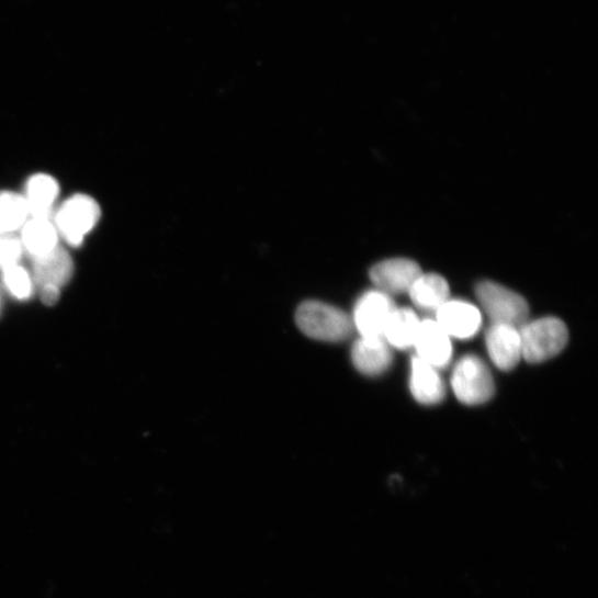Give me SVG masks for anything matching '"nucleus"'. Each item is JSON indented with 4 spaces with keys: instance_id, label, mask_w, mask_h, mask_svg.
<instances>
[{
    "instance_id": "f257e3e1",
    "label": "nucleus",
    "mask_w": 598,
    "mask_h": 598,
    "mask_svg": "<svg viewBox=\"0 0 598 598\" xmlns=\"http://www.w3.org/2000/svg\"><path fill=\"white\" fill-rule=\"evenodd\" d=\"M296 323L308 337L329 342L346 340L353 326L345 312L319 301L303 303L296 312Z\"/></svg>"
},
{
    "instance_id": "f03ea898",
    "label": "nucleus",
    "mask_w": 598,
    "mask_h": 598,
    "mask_svg": "<svg viewBox=\"0 0 598 598\" xmlns=\"http://www.w3.org/2000/svg\"><path fill=\"white\" fill-rule=\"evenodd\" d=\"M522 357L531 364H540L557 356L568 341L566 325L558 318L546 317L521 326Z\"/></svg>"
},
{
    "instance_id": "7ed1b4c3",
    "label": "nucleus",
    "mask_w": 598,
    "mask_h": 598,
    "mask_svg": "<svg viewBox=\"0 0 598 598\" xmlns=\"http://www.w3.org/2000/svg\"><path fill=\"white\" fill-rule=\"evenodd\" d=\"M451 387L460 403L469 406L488 403L495 395L492 372L482 358L466 354L456 363Z\"/></svg>"
},
{
    "instance_id": "20e7f679",
    "label": "nucleus",
    "mask_w": 598,
    "mask_h": 598,
    "mask_svg": "<svg viewBox=\"0 0 598 598\" xmlns=\"http://www.w3.org/2000/svg\"><path fill=\"white\" fill-rule=\"evenodd\" d=\"M100 217L101 210L94 199L86 194H76L61 204L56 213L55 225L65 241L78 248Z\"/></svg>"
},
{
    "instance_id": "39448f33",
    "label": "nucleus",
    "mask_w": 598,
    "mask_h": 598,
    "mask_svg": "<svg viewBox=\"0 0 598 598\" xmlns=\"http://www.w3.org/2000/svg\"><path fill=\"white\" fill-rule=\"evenodd\" d=\"M475 294L494 324L521 327L529 317V305L518 293L495 282L478 283Z\"/></svg>"
},
{
    "instance_id": "423d86ee",
    "label": "nucleus",
    "mask_w": 598,
    "mask_h": 598,
    "mask_svg": "<svg viewBox=\"0 0 598 598\" xmlns=\"http://www.w3.org/2000/svg\"><path fill=\"white\" fill-rule=\"evenodd\" d=\"M396 308L394 301L386 293L380 290L366 292L359 297L354 306L352 325L362 337H384Z\"/></svg>"
},
{
    "instance_id": "0eeeda50",
    "label": "nucleus",
    "mask_w": 598,
    "mask_h": 598,
    "mask_svg": "<svg viewBox=\"0 0 598 598\" xmlns=\"http://www.w3.org/2000/svg\"><path fill=\"white\" fill-rule=\"evenodd\" d=\"M488 353L501 371H512L522 358V343L517 327L493 324L486 334Z\"/></svg>"
},
{
    "instance_id": "6e6552de",
    "label": "nucleus",
    "mask_w": 598,
    "mask_h": 598,
    "mask_svg": "<svg viewBox=\"0 0 598 598\" xmlns=\"http://www.w3.org/2000/svg\"><path fill=\"white\" fill-rule=\"evenodd\" d=\"M421 274L420 267L407 259L383 261L371 270L373 283L390 296L408 293Z\"/></svg>"
},
{
    "instance_id": "1a4fd4ad",
    "label": "nucleus",
    "mask_w": 598,
    "mask_h": 598,
    "mask_svg": "<svg viewBox=\"0 0 598 598\" xmlns=\"http://www.w3.org/2000/svg\"><path fill=\"white\" fill-rule=\"evenodd\" d=\"M393 351L384 337H362L351 350V361L359 373L379 376L393 364Z\"/></svg>"
},
{
    "instance_id": "9d476101",
    "label": "nucleus",
    "mask_w": 598,
    "mask_h": 598,
    "mask_svg": "<svg viewBox=\"0 0 598 598\" xmlns=\"http://www.w3.org/2000/svg\"><path fill=\"white\" fill-rule=\"evenodd\" d=\"M437 323L450 336L469 339L482 328V313L464 301H448L437 312Z\"/></svg>"
},
{
    "instance_id": "9b49d317",
    "label": "nucleus",
    "mask_w": 598,
    "mask_h": 598,
    "mask_svg": "<svg viewBox=\"0 0 598 598\" xmlns=\"http://www.w3.org/2000/svg\"><path fill=\"white\" fill-rule=\"evenodd\" d=\"M414 347L417 356L437 370L449 365L452 357L450 336L433 319L420 323Z\"/></svg>"
},
{
    "instance_id": "f8f14e48",
    "label": "nucleus",
    "mask_w": 598,
    "mask_h": 598,
    "mask_svg": "<svg viewBox=\"0 0 598 598\" xmlns=\"http://www.w3.org/2000/svg\"><path fill=\"white\" fill-rule=\"evenodd\" d=\"M410 391L422 405L440 404L445 397V386L437 369L415 356L410 370Z\"/></svg>"
},
{
    "instance_id": "ddd939ff",
    "label": "nucleus",
    "mask_w": 598,
    "mask_h": 598,
    "mask_svg": "<svg viewBox=\"0 0 598 598\" xmlns=\"http://www.w3.org/2000/svg\"><path fill=\"white\" fill-rule=\"evenodd\" d=\"M74 270L71 257L58 247L52 253L34 259L32 275L40 287L50 285L61 289L71 280Z\"/></svg>"
},
{
    "instance_id": "4468645a",
    "label": "nucleus",
    "mask_w": 598,
    "mask_h": 598,
    "mask_svg": "<svg viewBox=\"0 0 598 598\" xmlns=\"http://www.w3.org/2000/svg\"><path fill=\"white\" fill-rule=\"evenodd\" d=\"M59 192V184L53 177L45 173L31 177L26 183V195L24 196L30 215L50 219Z\"/></svg>"
},
{
    "instance_id": "2eb2a0df",
    "label": "nucleus",
    "mask_w": 598,
    "mask_h": 598,
    "mask_svg": "<svg viewBox=\"0 0 598 598\" xmlns=\"http://www.w3.org/2000/svg\"><path fill=\"white\" fill-rule=\"evenodd\" d=\"M59 233L49 218L33 217L22 229L21 242L33 259L45 257L58 248Z\"/></svg>"
},
{
    "instance_id": "dca6fc26",
    "label": "nucleus",
    "mask_w": 598,
    "mask_h": 598,
    "mask_svg": "<svg viewBox=\"0 0 598 598\" xmlns=\"http://www.w3.org/2000/svg\"><path fill=\"white\" fill-rule=\"evenodd\" d=\"M408 293L418 308L436 313L450 296L447 281L438 274H421Z\"/></svg>"
},
{
    "instance_id": "f3484780",
    "label": "nucleus",
    "mask_w": 598,
    "mask_h": 598,
    "mask_svg": "<svg viewBox=\"0 0 598 598\" xmlns=\"http://www.w3.org/2000/svg\"><path fill=\"white\" fill-rule=\"evenodd\" d=\"M420 320L409 308H396L386 327L384 338L390 346L398 349L414 347Z\"/></svg>"
},
{
    "instance_id": "a211bd4d",
    "label": "nucleus",
    "mask_w": 598,
    "mask_h": 598,
    "mask_svg": "<svg viewBox=\"0 0 598 598\" xmlns=\"http://www.w3.org/2000/svg\"><path fill=\"white\" fill-rule=\"evenodd\" d=\"M29 215V205L23 195L0 193V235H9L22 228Z\"/></svg>"
},
{
    "instance_id": "6ab92c4d",
    "label": "nucleus",
    "mask_w": 598,
    "mask_h": 598,
    "mask_svg": "<svg viewBox=\"0 0 598 598\" xmlns=\"http://www.w3.org/2000/svg\"><path fill=\"white\" fill-rule=\"evenodd\" d=\"M2 281L8 292L20 301L30 300L35 290L33 275L20 264L2 270Z\"/></svg>"
},
{
    "instance_id": "aec40b11",
    "label": "nucleus",
    "mask_w": 598,
    "mask_h": 598,
    "mask_svg": "<svg viewBox=\"0 0 598 598\" xmlns=\"http://www.w3.org/2000/svg\"><path fill=\"white\" fill-rule=\"evenodd\" d=\"M24 255L21 238L9 235H0V269L19 264Z\"/></svg>"
},
{
    "instance_id": "412c9836",
    "label": "nucleus",
    "mask_w": 598,
    "mask_h": 598,
    "mask_svg": "<svg viewBox=\"0 0 598 598\" xmlns=\"http://www.w3.org/2000/svg\"><path fill=\"white\" fill-rule=\"evenodd\" d=\"M40 289H41L42 301L46 305L53 306L58 302L59 295H60V289L56 286H50V285L42 286Z\"/></svg>"
}]
</instances>
